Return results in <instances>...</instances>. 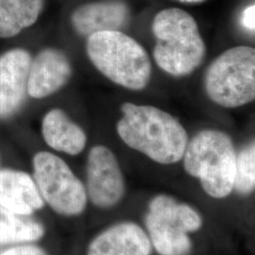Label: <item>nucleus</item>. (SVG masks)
<instances>
[{"mask_svg": "<svg viewBox=\"0 0 255 255\" xmlns=\"http://www.w3.org/2000/svg\"><path fill=\"white\" fill-rule=\"evenodd\" d=\"M117 126L122 141L159 164L179 162L188 144L182 124L170 114L149 105L127 102Z\"/></svg>", "mask_w": 255, "mask_h": 255, "instance_id": "nucleus-1", "label": "nucleus"}, {"mask_svg": "<svg viewBox=\"0 0 255 255\" xmlns=\"http://www.w3.org/2000/svg\"><path fill=\"white\" fill-rule=\"evenodd\" d=\"M152 32L156 38L155 63L165 73L183 77L201 65L206 46L196 20L187 11L179 8L159 11Z\"/></svg>", "mask_w": 255, "mask_h": 255, "instance_id": "nucleus-2", "label": "nucleus"}, {"mask_svg": "<svg viewBox=\"0 0 255 255\" xmlns=\"http://www.w3.org/2000/svg\"><path fill=\"white\" fill-rule=\"evenodd\" d=\"M86 51L102 75L124 88L143 90L150 81L152 67L146 49L120 30L88 36Z\"/></svg>", "mask_w": 255, "mask_h": 255, "instance_id": "nucleus-3", "label": "nucleus"}, {"mask_svg": "<svg viewBox=\"0 0 255 255\" xmlns=\"http://www.w3.org/2000/svg\"><path fill=\"white\" fill-rule=\"evenodd\" d=\"M236 161L232 139L216 129H205L193 137L183 154L185 171L200 179L204 191L216 199L233 191Z\"/></svg>", "mask_w": 255, "mask_h": 255, "instance_id": "nucleus-4", "label": "nucleus"}, {"mask_svg": "<svg viewBox=\"0 0 255 255\" xmlns=\"http://www.w3.org/2000/svg\"><path fill=\"white\" fill-rule=\"evenodd\" d=\"M204 87L210 100L225 108L255 101V48L236 46L219 55L205 73Z\"/></svg>", "mask_w": 255, "mask_h": 255, "instance_id": "nucleus-5", "label": "nucleus"}, {"mask_svg": "<svg viewBox=\"0 0 255 255\" xmlns=\"http://www.w3.org/2000/svg\"><path fill=\"white\" fill-rule=\"evenodd\" d=\"M201 224L195 210L168 196H157L149 203L146 226L159 255H189L192 243L187 234L198 231Z\"/></svg>", "mask_w": 255, "mask_h": 255, "instance_id": "nucleus-6", "label": "nucleus"}, {"mask_svg": "<svg viewBox=\"0 0 255 255\" xmlns=\"http://www.w3.org/2000/svg\"><path fill=\"white\" fill-rule=\"evenodd\" d=\"M37 188L46 203L64 216H77L87 203V194L82 182L60 157L41 151L33 158Z\"/></svg>", "mask_w": 255, "mask_h": 255, "instance_id": "nucleus-7", "label": "nucleus"}, {"mask_svg": "<svg viewBox=\"0 0 255 255\" xmlns=\"http://www.w3.org/2000/svg\"><path fill=\"white\" fill-rule=\"evenodd\" d=\"M87 190L92 202L101 208L116 205L124 195L125 184L118 159L106 146H94L89 152Z\"/></svg>", "mask_w": 255, "mask_h": 255, "instance_id": "nucleus-8", "label": "nucleus"}, {"mask_svg": "<svg viewBox=\"0 0 255 255\" xmlns=\"http://www.w3.org/2000/svg\"><path fill=\"white\" fill-rule=\"evenodd\" d=\"M31 61L24 48H13L0 55V119L14 115L26 100Z\"/></svg>", "mask_w": 255, "mask_h": 255, "instance_id": "nucleus-9", "label": "nucleus"}, {"mask_svg": "<svg viewBox=\"0 0 255 255\" xmlns=\"http://www.w3.org/2000/svg\"><path fill=\"white\" fill-rule=\"evenodd\" d=\"M71 76L72 66L67 56L59 49L45 48L31 61L27 95L36 100L45 99L62 89Z\"/></svg>", "mask_w": 255, "mask_h": 255, "instance_id": "nucleus-10", "label": "nucleus"}, {"mask_svg": "<svg viewBox=\"0 0 255 255\" xmlns=\"http://www.w3.org/2000/svg\"><path fill=\"white\" fill-rule=\"evenodd\" d=\"M129 10L120 0H104L80 6L71 15L74 29L82 36L103 31H115L128 21Z\"/></svg>", "mask_w": 255, "mask_h": 255, "instance_id": "nucleus-11", "label": "nucleus"}, {"mask_svg": "<svg viewBox=\"0 0 255 255\" xmlns=\"http://www.w3.org/2000/svg\"><path fill=\"white\" fill-rule=\"evenodd\" d=\"M151 242L143 229L134 223L115 225L96 237L87 255H150Z\"/></svg>", "mask_w": 255, "mask_h": 255, "instance_id": "nucleus-12", "label": "nucleus"}, {"mask_svg": "<svg viewBox=\"0 0 255 255\" xmlns=\"http://www.w3.org/2000/svg\"><path fill=\"white\" fill-rule=\"evenodd\" d=\"M45 201L32 178L23 171L0 170V205L19 215L29 216Z\"/></svg>", "mask_w": 255, "mask_h": 255, "instance_id": "nucleus-13", "label": "nucleus"}, {"mask_svg": "<svg viewBox=\"0 0 255 255\" xmlns=\"http://www.w3.org/2000/svg\"><path fill=\"white\" fill-rule=\"evenodd\" d=\"M42 133L48 146L70 155L81 153L87 141L84 130L61 109H52L44 117Z\"/></svg>", "mask_w": 255, "mask_h": 255, "instance_id": "nucleus-14", "label": "nucleus"}, {"mask_svg": "<svg viewBox=\"0 0 255 255\" xmlns=\"http://www.w3.org/2000/svg\"><path fill=\"white\" fill-rule=\"evenodd\" d=\"M44 8V0H0V38H10L32 26Z\"/></svg>", "mask_w": 255, "mask_h": 255, "instance_id": "nucleus-15", "label": "nucleus"}, {"mask_svg": "<svg viewBox=\"0 0 255 255\" xmlns=\"http://www.w3.org/2000/svg\"><path fill=\"white\" fill-rule=\"evenodd\" d=\"M44 234L45 229L39 222L0 205V244L35 241Z\"/></svg>", "mask_w": 255, "mask_h": 255, "instance_id": "nucleus-16", "label": "nucleus"}, {"mask_svg": "<svg viewBox=\"0 0 255 255\" xmlns=\"http://www.w3.org/2000/svg\"><path fill=\"white\" fill-rule=\"evenodd\" d=\"M255 146L253 142L237 156L234 189L242 195L255 190Z\"/></svg>", "mask_w": 255, "mask_h": 255, "instance_id": "nucleus-17", "label": "nucleus"}, {"mask_svg": "<svg viewBox=\"0 0 255 255\" xmlns=\"http://www.w3.org/2000/svg\"><path fill=\"white\" fill-rule=\"evenodd\" d=\"M0 255H47L39 247L20 246L9 249Z\"/></svg>", "mask_w": 255, "mask_h": 255, "instance_id": "nucleus-18", "label": "nucleus"}, {"mask_svg": "<svg viewBox=\"0 0 255 255\" xmlns=\"http://www.w3.org/2000/svg\"><path fill=\"white\" fill-rule=\"evenodd\" d=\"M242 25L247 29L251 31H255V5H251L245 9L242 13L241 18Z\"/></svg>", "mask_w": 255, "mask_h": 255, "instance_id": "nucleus-19", "label": "nucleus"}, {"mask_svg": "<svg viewBox=\"0 0 255 255\" xmlns=\"http://www.w3.org/2000/svg\"><path fill=\"white\" fill-rule=\"evenodd\" d=\"M177 1H180V2H182V3L194 4V3H201V2H203L205 0H177Z\"/></svg>", "mask_w": 255, "mask_h": 255, "instance_id": "nucleus-20", "label": "nucleus"}]
</instances>
